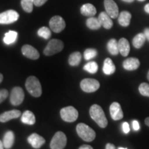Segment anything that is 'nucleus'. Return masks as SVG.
<instances>
[{"mask_svg": "<svg viewBox=\"0 0 149 149\" xmlns=\"http://www.w3.org/2000/svg\"><path fill=\"white\" fill-rule=\"evenodd\" d=\"M89 113H90L91 118L98 124L100 127L103 128L107 127L108 125V120L103 109L100 106L97 104L91 106Z\"/></svg>", "mask_w": 149, "mask_h": 149, "instance_id": "nucleus-1", "label": "nucleus"}, {"mask_svg": "<svg viewBox=\"0 0 149 149\" xmlns=\"http://www.w3.org/2000/svg\"><path fill=\"white\" fill-rule=\"evenodd\" d=\"M26 88L28 92L31 95L35 97H39L41 96L42 93V86L37 79L35 76H31L27 78L26 81Z\"/></svg>", "mask_w": 149, "mask_h": 149, "instance_id": "nucleus-2", "label": "nucleus"}, {"mask_svg": "<svg viewBox=\"0 0 149 149\" xmlns=\"http://www.w3.org/2000/svg\"><path fill=\"white\" fill-rule=\"evenodd\" d=\"M76 130H77V133L79 137L84 141L90 142L94 140L96 137V133L94 130L84 123L78 124L76 127Z\"/></svg>", "mask_w": 149, "mask_h": 149, "instance_id": "nucleus-3", "label": "nucleus"}, {"mask_svg": "<svg viewBox=\"0 0 149 149\" xmlns=\"http://www.w3.org/2000/svg\"><path fill=\"white\" fill-rule=\"evenodd\" d=\"M64 43L62 41L53 39L48 42L44 51V55L46 56H51L61 52L64 48Z\"/></svg>", "mask_w": 149, "mask_h": 149, "instance_id": "nucleus-4", "label": "nucleus"}, {"mask_svg": "<svg viewBox=\"0 0 149 149\" xmlns=\"http://www.w3.org/2000/svg\"><path fill=\"white\" fill-rule=\"evenodd\" d=\"M60 115L64 122H73L77 120L79 113L75 108L70 106L63 108L60 111Z\"/></svg>", "mask_w": 149, "mask_h": 149, "instance_id": "nucleus-5", "label": "nucleus"}, {"mask_svg": "<svg viewBox=\"0 0 149 149\" xmlns=\"http://www.w3.org/2000/svg\"><path fill=\"white\" fill-rule=\"evenodd\" d=\"M67 143L66 136L63 132L58 131L51 139L50 147L51 149H64Z\"/></svg>", "mask_w": 149, "mask_h": 149, "instance_id": "nucleus-6", "label": "nucleus"}, {"mask_svg": "<svg viewBox=\"0 0 149 149\" xmlns=\"http://www.w3.org/2000/svg\"><path fill=\"white\" fill-rule=\"evenodd\" d=\"M80 87L81 90L86 93H93L100 88V84L97 80L91 78H86L81 81Z\"/></svg>", "mask_w": 149, "mask_h": 149, "instance_id": "nucleus-7", "label": "nucleus"}, {"mask_svg": "<svg viewBox=\"0 0 149 149\" xmlns=\"http://www.w3.org/2000/svg\"><path fill=\"white\" fill-rule=\"evenodd\" d=\"M19 15L17 11L8 10L0 13V24H10L17 21Z\"/></svg>", "mask_w": 149, "mask_h": 149, "instance_id": "nucleus-8", "label": "nucleus"}, {"mask_svg": "<svg viewBox=\"0 0 149 149\" xmlns=\"http://www.w3.org/2000/svg\"><path fill=\"white\" fill-rule=\"evenodd\" d=\"M24 100V93L23 89L20 87H15L10 93V101L13 106L20 105Z\"/></svg>", "mask_w": 149, "mask_h": 149, "instance_id": "nucleus-9", "label": "nucleus"}, {"mask_svg": "<svg viewBox=\"0 0 149 149\" xmlns=\"http://www.w3.org/2000/svg\"><path fill=\"white\" fill-rule=\"evenodd\" d=\"M50 28L53 32L60 33L66 27V23L64 19L61 16H54L51 19L49 22Z\"/></svg>", "mask_w": 149, "mask_h": 149, "instance_id": "nucleus-10", "label": "nucleus"}, {"mask_svg": "<svg viewBox=\"0 0 149 149\" xmlns=\"http://www.w3.org/2000/svg\"><path fill=\"white\" fill-rule=\"evenodd\" d=\"M106 12L111 18L115 19L119 16V8L113 0H104Z\"/></svg>", "mask_w": 149, "mask_h": 149, "instance_id": "nucleus-11", "label": "nucleus"}, {"mask_svg": "<svg viewBox=\"0 0 149 149\" xmlns=\"http://www.w3.org/2000/svg\"><path fill=\"white\" fill-rule=\"evenodd\" d=\"M110 114L113 120H120L123 118L124 113L120 104L118 102H113L110 106Z\"/></svg>", "mask_w": 149, "mask_h": 149, "instance_id": "nucleus-12", "label": "nucleus"}, {"mask_svg": "<svg viewBox=\"0 0 149 149\" xmlns=\"http://www.w3.org/2000/svg\"><path fill=\"white\" fill-rule=\"evenodd\" d=\"M22 52L25 57L29 59H33V60L39 59L40 57V53L37 51V50L35 49L33 46L29 45V44H26L22 46Z\"/></svg>", "mask_w": 149, "mask_h": 149, "instance_id": "nucleus-13", "label": "nucleus"}, {"mask_svg": "<svg viewBox=\"0 0 149 149\" xmlns=\"http://www.w3.org/2000/svg\"><path fill=\"white\" fill-rule=\"evenodd\" d=\"M28 141L34 148H40L45 143V139L37 133H33L28 137Z\"/></svg>", "mask_w": 149, "mask_h": 149, "instance_id": "nucleus-14", "label": "nucleus"}, {"mask_svg": "<svg viewBox=\"0 0 149 149\" xmlns=\"http://www.w3.org/2000/svg\"><path fill=\"white\" fill-rule=\"evenodd\" d=\"M21 115V111L19 110H12V111H6L0 115V122H6L9 120L17 119Z\"/></svg>", "mask_w": 149, "mask_h": 149, "instance_id": "nucleus-15", "label": "nucleus"}, {"mask_svg": "<svg viewBox=\"0 0 149 149\" xmlns=\"http://www.w3.org/2000/svg\"><path fill=\"white\" fill-rule=\"evenodd\" d=\"M140 66V62L137 58L130 57L126 59L123 62V67L125 70H137Z\"/></svg>", "mask_w": 149, "mask_h": 149, "instance_id": "nucleus-16", "label": "nucleus"}, {"mask_svg": "<svg viewBox=\"0 0 149 149\" xmlns=\"http://www.w3.org/2000/svg\"><path fill=\"white\" fill-rule=\"evenodd\" d=\"M98 19L102 26L106 29H111L113 27V23L111 17L107 13V12H102L98 17Z\"/></svg>", "mask_w": 149, "mask_h": 149, "instance_id": "nucleus-17", "label": "nucleus"}, {"mask_svg": "<svg viewBox=\"0 0 149 149\" xmlns=\"http://www.w3.org/2000/svg\"><path fill=\"white\" fill-rule=\"evenodd\" d=\"M119 51L121 55L124 57H126L128 55L130 52V44L126 38H121L118 42Z\"/></svg>", "mask_w": 149, "mask_h": 149, "instance_id": "nucleus-18", "label": "nucleus"}, {"mask_svg": "<svg viewBox=\"0 0 149 149\" xmlns=\"http://www.w3.org/2000/svg\"><path fill=\"white\" fill-rule=\"evenodd\" d=\"M15 142V134L11 130H8L5 133L3 138V144L5 148L10 149L13 146Z\"/></svg>", "mask_w": 149, "mask_h": 149, "instance_id": "nucleus-19", "label": "nucleus"}, {"mask_svg": "<svg viewBox=\"0 0 149 149\" xmlns=\"http://www.w3.org/2000/svg\"><path fill=\"white\" fill-rule=\"evenodd\" d=\"M80 11H81V13L83 15L86 16V17H93L95 15L97 10L95 7L91 3H85L81 7V9H80Z\"/></svg>", "mask_w": 149, "mask_h": 149, "instance_id": "nucleus-20", "label": "nucleus"}, {"mask_svg": "<svg viewBox=\"0 0 149 149\" xmlns=\"http://www.w3.org/2000/svg\"><path fill=\"white\" fill-rule=\"evenodd\" d=\"M131 14L128 11H122L118 16V22L123 27H127L129 26L130 19H131Z\"/></svg>", "mask_w": 149, "mask_h": 149, "instance_id": "nucleus-21", "label": "nucleus"}, {"mask_svg": "<svg viewBox=\"0 0 149 149\" xmlns=\"http://www.w3.org/2000/svg\"><path fill=\"white\" fill-rule=\"evenodd\" d=\"M116 68H115V64H113V61L111 59L107 58L104 61L103 66V72L104 74L110 75V74H113L115 72Z\"/></svg>", "mask_w": 149, "mask_h": 149, "instance_id": "nucleus-22", "label": "nucleus"}, {"mask_svg": "<svg viewBox=\"0 0 149 149\" xmlns=\"http://www.w3.org/2000/svg\"><path fill=\"white\" fill-rule=\"evenodd\" d=\"M21 120L24 124H29V125H33L36 121L35 115L33 114V112L30 111H26L24 112V113L22 115Z\"/></svg>", "mask_w": 149, "mask_h": 149, "instance_id": "nucleus-23", "label": "nucleus"}, {"mask_svg": "<svg viewBox=\"0 0 149 149\" xmlns=\"http://www.w3.org/2000/svg\"><path fill=\"white\" fill-rule=\"evenodd\" d=\"M107 48L109 53L113 55H117L120 53L118 42L115 39H111L109 41L107 44Z\"/></svg>", "mask_w": 149, "mask_h": 149, "instance_id": "nucleus-24", "label": "nucleus"}, {"mask_svg": "<svg viewBox=\"0 0 149 149\" xmlns=\"http://www.w3.org/2000/svg\"><path fill=\"white\" fill-rule=\"evenodd\" d=\"M17 38V33L16 31H10L6 33L3 40L6 45H10L16 42Z\"/></svg>", "mask_w": 149, "mask_h": 149, "instance_id": "nucleus-25", "label": "nucleus"}, {"mask_svg": "<svg viewBox=\"0 0 149 149\" xmlns=\"http://www.w3.org/2000/svg\"><path fill=\"white\" fill-rule=\"evenodd\" d=\"M146 37L144 33H139L134 37L133 40V45L135 48H141L146 41Z\"/></svg>", "mask_w": 149, "mask_h": 149, "instance_id": "nucleus-26", "label": "nucleus"}, {"mask_svg": "<svg viewBox=\"0 0 149 149\" xmlns=\"http://www.w3.org/2000/svg\"><path fill=\"white\" fill-rule=\"evenodd\" d=\"M81 60V55L79 52H74L69 56L68 64L72 66H77Z\"/></svg>", "mask_w": 149, "mask_h": 149, "instance_id": "nucleus-27", "label": "nucleus"}, {"mask_svg": "<svg viewBox=\"0 0 149 149\" xmlns=\"http://www.w3.org/2000/svg\"><path fill=\"white\" fill-rule=\"evenodd\" d=\"M86 26L88 29L91 30H98L102 26L98 18L93 17H91L86 20Z\"/></svg>", "mask_w": 149, "mask_h": 149, "instance_id": "nucleus-28", "label": "nucleus"}, {"mask_svg": "<svg viewBox=\"0 0 149 149\" xmlns=\"http://www.w3.org/2000/svg\"><path fill=\"white\" fill-rule=\"evenodd\" d=\"M35 0H22L21 5L22 8L26 13H32Z\"/></svg>", "mask_w": 149, "mask_h": 149, "instance_id": "nucleus-29", "label": "nucleus"}, {"mask_svg": "<svg viewBox=\"0 0 149 149\" xmlns=\"http://www.w3.org/2000/svg\"><path fill=\"white\" fill-rule=\"evenodd\" d=\"M84 69L90 73L95 74L98 70V65L95 61H89L84 66Z\"/></svg>", "mask_w": 149, "mask_h": 149, "instance_id": "nucleus-30", "label": "nucleus"}, {"mask_svg": "<svg viewBox=\"0 0 149 149\" xmlns=\"http://www.w3.org/2000/svg\"><path fill=\"white\" fill-rule=\"evenodd\" d=\"M37 34L42 38L45 39V40H48L51 36V31L47 27H42L37 31Z\"/></svg>", "mask_w": 149, "mask_h": 149, "instance_id": "nucleus-31", "label": "nucleus"}, {"mask_svg": "<svg viewBox=\"0 0 149 149\" xmlns=\"http://www.w3.org/2000/svg\"><path fill=\"white\" fill-rule=\"evenodd\" d=\"M97 55V51L94 48H88L84 51V57L86 60H91L95 57Z\"/></svg>", "mask_w": 149, "mask_h": 149, "instance_id": "nucleus-32", "label": "nucleus"}, {"mask_svg": "<svg viewBox=\"0 0 149 149\" xmlns=\"http://www.w3.org/2000/svg\"><path fill=\"white\" fill-rule=\"evenodd\" d=\"M139 93L141 95L149 97V84L147 83H141L139 86Z\"/></svg>", "mask_w": 149, "mask_h": 149, "instance_id": "nucleus-33", "label": "nucleus"}, {"mask_svg": "<svg viewBox=\"0 0 149 149\" xmlns=\"http://www.w3.org/2000/svg\"><path fill=\"white\" fill-rule=\"evenodd\" d=\"M8 92L6 89H0V104L8 97Z\"/></svg>", "mask_w": 149, "mask_h": 149, "instance_id": "nucleus-34", "label": "nucleus"}, {"mask_svg": "<svg viewBox=\"0 0 149 149\" xmlns=\"http://www.w3.org/2000/svg\"><path fill=\"white\" fill-rule=\"evenodd\" d=\"M122 130L124 133L127 134L130 132V126L127 122H123L122 124Z\"/></svg>", "mask_w": 149, "mask_h": 149, "instance_id": "nucleus-35", "label": "nucleus"}, {"mask_svg": "<svg viewBox=\"0 0 149 149\" xmlns=\"http://www.w3.org/2000/svg\"><path fill=\"white\" fill-rule=\"evenodd\" d=\"M47 1L48 0H35L34 3L36 6H41L44 5Z\"/></svg>", "mask_w": 149, "mask_h": 149, "instance_id": "nucleus-36", "label": "nucleus"}, {"mask_svg": "<svg viewBox=\"0 0 149 149\" xmlns=\"http://www.w3.org/2000/svg\"><path fill=\"white\" fill-rule=\"evenodd\" d=\"M133 128L135 130H138L139 129V122L136 120L133 121Z\"/></svg>", "mask_w": 149, "mask_h": 149, "instance_id": "nucleus-37", "label": "nucleus"}, {"mask_svg": "<svg viewBox=\"0 0 149 149\" xmlns=\"http://www.w3.org/2000/svg\"><path fill=\"white\" fill-rule=\"evenodd\" d=\"M79 149H93V147L90 146V145H86V144H84L82 146H81L79 148Z\"/></svg>", "mask_w": 149, "mask_h": 149, "instance_id": "nucleus-38", "label": "nucleus"}, {"mask_svg": "<svg viewBox=\"0 0 149 149\" xmlns=\"http://www.w3.org/2000/svg\"><path fill=\"white\" fill-rule=\"evenodd\" d=\"M144 34L145 35V37H146V40H148L149 41V28H147V29L144 30Z\"/></svg>", "mask_w": 149, "mask_h": 149, "instance_id": "nucleus-39", "label": "nucleus"}, {"mask_svg": "<svg viewBox=\"0 0 149 149\" xmlns=\"http://www.w3.org/2000/svg\"><path fill=\"white\" fill-rule=\"evenodd\" d=\"M105 149H115V146L113 144H111V143H108V144L106 145V148Z\"/></svg>", "mask_w": 149, "mask_h": 149, "instance_id": "nucleus-40", "label": "nucleus"}, {"mask_svg": "<svg viewBox=\"0 0 149 149\" xmlns=\"http://www.w3.org/2000/svg\"><path fill=\"white\" fill-rule=\"evenodd\" d=\"M144 10H145V12L149 14V3L145 5V6H144Z\"/></svg>", "mask_w": 149, "mask_h": 149, "instance_id": "nucleus-41", "label": "nucleus"}, {"mask_svg": "<svg viewBox=\"0 0 149 149\" xmlns=\"http://www.w3.org/2000/svg\"><path fill=\"white\" fill-rule=\"evenodd\" d=\"M144 122H145V124H146V125L148 126V127H149V117H146V118L145 119Z\"/></svg>", "mask_w": 149, "mask_h": 149, "instance_id": "nucleus-42", "label": "nucleus"}, {"mask_svg": "<svg viewBox=\"0 0 149 149\" xmlns=\"http://www.w3.org/2000/svg\"><path fill=\"white\" fill-rule=\"evenodd\" d=\"M3 148H4V146H3V141L0 140V149H3Z\"/></svg>", "mask_w": 149, "mask_h": 149, "instance_id": "nucleus-43", "label": "nucleus"}, {"mask_svg": "<svg viewBox=\"0 0 149 149\" xmlns=\"http://www.w3.org/2000/svg\"><path fill=\"white\" fill-rule=\"evenodd\" d=\"M122 1H125V2H127V3H131V2H133L135 0H122Z\"/></svg>", "mask_w": 149, "mask_h": 149, "instance_id": "nucleus-44", "label": "nucleus"}, {"mask_svg": "<svg viewBox=\"0 0 149 149\" xmlns=\"http://www.w3.org/2000/svg\"><path fill=\"white\" fill-rule=\"evenodd\" d=\"M3 75L1 73H0V84H1V81H3Z\"/></svg>", "mask_w": 149, "mask_h": 149, "instance_id": "nucleus-45", "label": "nucleus"}, {"mask_svg": "<svg viewBox=\"0 0 149 149\" xmlns=\"http://www.w3.org/2000/svg\"><path fill=\"white\" fill-rule=\"evenodd\" d=\"M147 79H148V80L149 81V70L148 72V74H147Z\"/></svg>", "mask_w": 149, "mask_h": 149, "instance_id": "nucleus-46", "label": "nucleus"}, {"mask_svg": "<svg viewBox=\"0 0 149 149\" xmlns=\"http://www.w3.org/2000/svg\"><path fill=\"white\" fill-rule=\"evenodd\" d=\"M118 149H127V148H122V147H119Z\"/></svg>", "mask_w": 149, "mask_h": 149, "instance_id": "nucleus-47", "label": "nucleus"}, {"mask_svg": "<svg viewBox=\"0 0 149 149\" xmlns=\"http://www.w3.org/2000/svg\"><path fill=\"white\" fill-rule=\"evenodd\" d=\"M138 1H145V0H138Z\"/></svg>", "mask_w": 149, "mask_h": 149, "instance_id": "nucleus-48", "label": "nucleus"}]
</instances>
